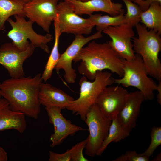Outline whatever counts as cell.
<instances>
[{"instance_id":"35","label":"cell","mask_w":161,"mask_h":161,"mask_svg":"<svg viewBox=\"0 0 161 161\" xmlns=\"http://www.w3.org/2000/svg\"><path fill=\"white\" fill-rule=\"evenodd\" d=\"M108 0L109 2H112V1L111 0Z\"/></svg>"},{"instance_id":"30","label":"cell","mask_w":161,"mask_h":161,"mask_svg":"<svg viewBox=\"0 0 161 161\" xmlns=\"http://www.w3.org/2000/svg\"><path fill=\"white\" fill-rule=\"evenodd\" d=\"M158 93L157 95V100L158 103L161 104V81H159V83L157 85V90Z\"/></svg>"},{"instance_id":"9","label":"cell","mask_w":161,"mask_h":161,"mask_svg":"<svg viewBox=\"0 0 161 161\" xmlns=\"http://www.w3.org/2000/svg\"><path fill=\"white\" fill-rule=\"evenodd\" d=\"M35 48L30 43L27 49L21 51L12 43H5L0 47V64L7 70L11 78L25 76L24 63L32 55Z\"/></svg>"},{"instance_id":"15","label":"cell","mask_w":161,"mask_h":161,"mask_svg":"<svg viewBox=\"0 0 161 161\" xmlns=\"http://www.w3.org/2000/svg\"><path fill=\"white\" fill-rule=\"evenodd\" d=\"M144 100L143 94L139 91L129 92L124 105L117 116L122 126L129 133L136 126L141 106Z\"/></svg>"},{"instance_id":"29","label":"cell","mask_w":161,"mask_h":161,"mask_svg":"<svg viewBox=\"0 0 161 161\" xmlns=\"http://www.w3.org/2000/svg\"><path fill=\"white\" fill-rule=\"evenodd\" d=\"M7 152L3 148L0 146V161H7Z\"/></svg>"},{"instance_id":"18","label":"cell","mask_w":161,"mask_h":161,"mask_svg":"<svg viewBox=\"0 0 161 161\" xmlns=\"http://www.w3.org/2000/svg\"><path fill=\"white\" fill-rule=\"evenodd\" d=\"M25 116L21 112L12 110L7 100L0 98V131L14 129L24 133L27 127Z\"/></svg>"},{"instance_id":"12","label":"cell","mask_w":161,"mask_h":161,"mask_svg":"<svg viewBox=\"0 0 161 161\" xmlns=\"http://www.w3.org/2000/svg\"><path fill=\"white\" fill-rule=\"evenodd\" d=\"M58 0H31L24 7L25 17L49 33L52 22L57 16Z\"/></svg>"},{"instance_id":"3","label":"cell","mask_w":161,"mask_h":161,"mask_svg":"<svg viewBox=\"0 0 161 161\" xmlns=\"http://www.w3.org/2000/svg\"><path fill=\"white\" fill-rule=\"evenodd\" d=\"M137 37L132 39L135 53L141 57L148 75L161 80V63L158 55L161 50L160 35L140 23L135 26Z\"/></svg>"},{"instance_id":"25","label":"cell","mask_w":161,"mask_h":161,"mask_svg":"<svg viewBox=\"0 0 161 161\" xmlns=\"http://www.w3.org/2000/svg\"><path fill=\"white\" fill-rule=\"evenodd\" d=\"M126 6V13L124 15L125 23L133 27L139 23L141 21V14L143 12L138 5L131 0H122Z\"/></svg>"},{"instance_id":"4","label":"cell","mask_w":161,"mask_h":161,"mask_svg":"<svg viewBox=\"0 0 161 161\" xmlns=\"http://www.w3.org/2000/svg\"><path fill=\"white\" fill-rule=\"evenodd\" d=\"M114 78L112 74L107 71H97L92 82L87 81L85 76L81 77L79 84L80 86V95L67 107L73 114L79 115L84 121L86 114L91 107L95 103L100 93L107 87L114 83Z\"/></svg>"},{"instance_id":"5","label":"cell","mask_w":161,"mask_h":161,"mask_svg":"<svg viewBox=\"0 0 161 161\" xmlns=\"http://www.w3.org/2000/svg\"><path fill=\"white\" fill-rule=\"evenodd\" d=\"M123 75L121 78H114V83L128 87L137 88L143 94L145 100L154 98V91L156 90L157 84L148 76L146 67L140 56L135 54L134 58L127 60L122 59Z\"/></svg>"},{"instance_id":"28","label":"cell","mask_w":161,"mask_h":161,"mask_svg":"<svg viewBox=\"0 0 161 161\" xmlns=\"http://www.w3.org/2000/svg\"><path fill=\"white\" fill-rule=\"evenodd\" d=\"M132 1L137 4L143 11L147 10L150 5L154 2H157L161 4V0H132Z\"/></svg>"},{"instance_id":"20","label":"cell","mask_w":161,"mask_h":161,"mask_svg":"<svg viewBox=\"0 0 161 161\" xmlns=\"http://www.w3.org/2000/svg\"><path fill=\"white\" fill-rule=\"evenodd\" d=\"M155 2L148 9L143 11L141 16V22L149 30H152L161 34V5Z\"/></svg>"},{"instance_id":"16","label":"cell","mask_w":161,"mask_h":161,"mask_svg":"<svg viewBox=\"0 0 161 161\" xmlns=\"http://www.w3.org/2000/svg\"><path fill=\"white\" fill-rule=\"evenodd\" d=\"M65 0L71 4L75 13L78 15L86 14L89 16L94 12H103L115 16L124 13L121 3L110 2L108 0H89L85 1Z\"/></svg>"},{"instance_id":"37","label":"cell","mask_w":161,"mask_h":161,"mask_svg":"<svg viewBox=\"0 0 161 161\" xmlns=\"http://www.w3.org/2000/svg\"><path fill=\"white\" fill-rule=\"evenodd\" d=\"M131 0L132 1V0Z\"/></svg>"},{"instance_id":"1","label":"cell","mask_w":161,"mask_h":161,"mask_svg":"<svg viewBox=\"0 0 161 161\" xmlns=\"http://www.w3.org/2000/svg\"><path fill=\"white\" fill-rule=\"evenodd\" d=\"M43 80L41 73L33 77L24 76L7 79L1 83V96L8 102L12 110L37 120L41 105L38 94Z\"/></svg>"},{"instance_id":"11","label":"cell","mask_w":161,"mask_h":161,"mask_svg":"<svg viewBox=\"0 0 161 161\" xmlns=\"http://www.w3.org/2000/svg\"><path fill=\"white\" fill-rule=\"evenodd\" d=\"M131 26L124 23L118 25L110 26L102 31L111 39L109 41L111 46L122 59L130 60L135 56L131 40L134 33Z\"/></svg>"},{"instance_id":"7","label":"cell","mask_w":161,"mask_h":161,"mask_svg":"<svg viewBox=\"0 0 161 161\" xmlns=\"http://www.w3.org/2000/svg\"><path fill=\"white\" fill-rule=\"evenodd\" d=\"M84 121L89 132L86 138L85 152L87 155L94 157L108 135L111 120L103 114L95 103L87 112Z\"/></svg>"},{"instance_id":"8","label":"cell","mask_w":161,"mask_h":161,"mask_svg":"<svg viewBox=\"0 0 161 161\" xmlns=\"http://www.w3.org/2000/svg\"><path fill=\"white\" fill-rule=\"evenodd\" d=\"M63 1L58 2L57 7L60 34H89L95 27L89 18L80 17L69 2Z\"/></svg>"},{"instance_id":"34","label":"cell","mask_w":161,"mask_h":161,"mask_svg":"<svg viewBox=\"0 0 161 161\" xmlns=\"http://www.w3.org/2000/svg\"><path fill=\"white\" fill-rule=\"evenodd\" d=\"M1 83H0V98H1V97H2L1 94V89H0V85H1Z\"/></svg>"},{"instance_id":"19","label":"cell","mask_w":161,"mask_h":161,"mask_svg":"<svg viewBox=\"0 0 161 161\" xmlns=\"http://www.w3.org/2000/svg\"><path fill=\"white\" fill-rule=\"evenodd\" d=\"M23 0H0V31L4 30L5 23L12 16L25 17Z\"/></svg>"},{"instance_id":"22","label":"cell","mask_w":161,"mask_h":161,"mask_svg":"<svg viewBox=\"0 0 161 161\" xmlns=\"http://www.w3.org/2000/svg\"><path fill=\"white\" fill-rule=\"evenodd\" d=\"M86 139L73 146L64 153L60 154L49 151V161H88L83 154Z\"/></svg>"},{"instance_id":"32","label":"cell","mask_w":161,"mask_h":161,"mask_svg":"<svg viewBox=\"0 0 161 161\" xmlns=\"http://www.w3.org/2000/svg\"><path fill=\"white\" fill-rule=\"evenodd\" d=\"M25 3H27L29 1H30L31 0H23Z\"/></svg>"},{"instance_id":"17","label":"cell","mask_w":161,"mask_h":161,"mask_svg":"<svg viewBox=\"0 0 161 161\" xmlns=\"http://www.w3.org/2000/svg\"><path fill=\"white\" fill-rule=\"evenodd\" d=\"M38 99L45 107H56L61 109H66L74 98L63 90L48 83H42L40 86Z\"/></svg>"},{"instance_id":"23","label":"cell","mask_w":161,"mask_h":161,"mask_svg":"<svg viewBox=\"0 0 161 161\" xmlns=\"http://www.w3.org/2000/svg\"><path fill=\"white\" fill-rule=\"evenodd\" d=\"M129 133L126 130L117 120V117L111 120L108 135L103 142L96 155H101L111 142H117L128 137Z\"/></svg>"},{"instance_id":"33","label":"cell","mask_w":161,"mask_h":161,"mask_svg":"<svg viewBox=\"0 0 161 161\" xmlns=\"http://www.w3.org/2000/svg\"><path fill=\"white\" fill-rule=\"evenodd\" d=\"M58 0L60 1V0ZM77 0L80 1H87L89 0Z\"/></svg>"},{"instance_id":"6","label":"cell","mask_w":161,"mask_h":161,"mask_svg":"<svg viewBox=\"0 0 161 161\" xmlns=\"http://www.w3.org/2000/svg\"><path fill=\"white\" fill-rule=\"evenodd\" d=\"M14 18L15 21L10 18L7 20L12 27L7 35L12 41V43L20 50L24 51L30 45L29 39L35 47L49 53L47 44L53 39L52 36L49 33L42 35L36 33L32 27L34 23L30 20H26L24 17L15 15Z\"/></svg>"},{"instance_id":"31","label":"cell","mask_w":161,"mask_h":161,"mask_svg":"<svg viewBox=\"0 0 161 161\" xmlns=\"http://www.w3.org/2000/svg\"><path fill=\"white\" fill-rule=\"evenodd\" d=\"M161 153L158 154L156 157H155L151 161H160L161 160Z\"/></svg>"},{"instance_id":"13","label":"cell","mask_w":161,"mask_h":161,"mask_svg":"<svg viewBox=\"0 0 161 161\" xmlns=\"http://www.w3.org/2000/svg\"><path fill=\"white\" fill-rule=\"evenodd\" d=\"M129 93L121 86H107L99 95L95 104L103 114L112 120L122 109Z\"/></svg>"},{"instance_id":"27","label":"cell","mask_w":161,"mask_h":161,"mask_svg":"<svg viewBox=\"0 0 161 161\" xmlns=\"http://www.w3.org/2000/svg\"><path fill=\"white\" fill-rule=\"evenodd\" d=\"M149 157L138 154L134 151H127L123 154L113 161H148Z\"/></svg>"},{"instance_id":"10","label":"cell","mask_w":161,"mask_h":161,"mask_svg":"<svg viewBox=\"0 0 161 161\" xmlns=\"http://www.w3.org/2000/svg\"><path fill=\"white\" fill-rule=\"evenodd\" d=\"M75 35V38L65 52L60 55L54 69L58 72L63 69L65 72L64 77L68 83H74L77 78L75 70L72 67V63L77 54L90 41L103 37L101 31H97L94 34L85 37L82 35Z\"/></svg>"},{"instance_id":"2","label":"cell","mask_w":161,"mask_h":161,"mask_svg":"<svg viewBox=\"0 0 161 161\" xmlns=\"http://www.w3.org/2000/svg\"><path fill=\"white\" fill-rule=\"evenodd\" d=\"M81 61L78 69L87 78L94 80L97 71L107 69L122 77L123 75L121 58L113 49L109 41L103 43L89 42L82 48L73 61Z\"/></svg>"},{"instance_id":"21","label":"cell","mask_w":161,"mask_h":161,"mask_svg":"<svg viewBox=\"0 0 161 161\" xmlns=\"http://www.w3.org/2000/svg\"><path fill=\"white\" fill-rule=\"evenodd\" d=\"M54 22L55 31L54 43L46 64L44 70L41 75L42 78L44 81H46L51 77L53 69L58 61L61 55L59 52L58 47L59 38L61 34L59 30L58 14L54 19Z\"/></svg>"},{"instance_id":"26","label":"cell","mask_w":161,"mask_h":161,"mask_svg":"<svg viewBox=\"0 0 161 161\" xmlns=\"http://www.w3.org/2000/svg\"><path fill=\"white\" fill-rule=\"evenodd\" d=\"M151 142L145 151L141 155L150 157L152 155L156 149L161 144V127L154 126L152 128L151 132Z\"/></svg>"},{"instance_id":"24","label":"cell","mask_w":161,"mask_h":161,"mask_svg":"<svg viewBox=\"0 0 161 161\" xmlns=\"http://www.w3.org/2000/svg\"><path fill=\"white\" fill-rule=\"evenodd\" d=\"M92 24L96 26L97 31H102L105 27L118 25L125 23L124 13L115 16H102L101 14H92L89 17Z\"/></svg>"},{"instance_id":"36","label":"cell","mask_w":161,"mask_h":161,"mask_svg":"<svg viewBox=\"0 0 161 161\" xmlns=\"http://www.w3.org/2000/svg\"></svg>"},{"instance_id":"14","label":"cell","mask_w":161,"mask_h":161,"mask_svg":"<svg viewBox=\"0 0 161 161\" xmlns=\"http://www.w3.org/2000/svg\"><path fill=\"white\" fill-rule=\"evenodd\" d=\"M45 108L49 122L54 127V133L50 137L51 147L60 145L69 136L73 135L80 131L86 130L66 120L61 113V109L56 107H45Z\"/></svg>"}]
</instances>
